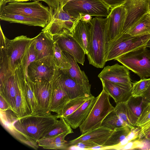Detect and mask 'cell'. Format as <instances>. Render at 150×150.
I'll return each instance as SVG.
<instances>
[{"label":"cell","mask_w":150,"mask_h":150,"mask_svg":"<svg viewBox=\"0 0 150 150\" xmlns=\"http://www.w3.org/2000/svg\"><path fill=\"white\" fill-rule=\"evenodd\" d=\"M88 23L90 37L88 59L90 64L97 68H103L106 62L109 41L108 18L96 16Z\"/></svg>","instance_id":"cell-1"},{"label":"cell","mask_w":150,"mask_h":150,"mask_svg":"<svg viewBox=\"0 0 150 150\" xmlns=\"http://www.w3.org/2000/svg\"><path fill=\"white\" fill-rule=\"evenodd\" d=\"M59 118L57 115L33 114L18 118L15 116L14 120L10 121L16 129L37 143Z\"/></svg>","instance_id":"cell-2"},{"label":"cell","mask_w":150,"mask_h":150,"mask_svg":"<svg viewBox=\"0 0 150 150\" xmlns=\"http://www.w3.org/2000/svg\"><path fill=\"white\" fill-rule=\"evenodd\" d=\"M32 38L23 35L8 39L5 46L0 47V69L13 73L22 62Z\"/></svg>","instance_id":"cell-3"},{"label":"cell","mask_w":150,"mask_h":150,"mask_svg":"<svg viewBox=\"0 0 150 150\" xmlns=\"http://www.w3.org/2000/svg\"><path fill=\"white\" fill-rule=\"evenodd\" d=\"M150 38V34L133 36L127 33L120 34L109 41L106 62L145 46Z\"/></svg>","instance_id":"cell-4"},{"label":"cell","mask_w":150,"mask_h":150,"mask_svg":"<svg viewBox=\"0 0 150 150\" xmlns=\"http://www.w3.org/2000/svg\"><path fill=\"white\" fill-rule=\"evenodd\" d=\"M110 96L103 88L87 117L79 127L81 134L102 126L105 118L114 108L110 103Z\"/></svg>","instance_id":"cell-5"},{"label":"cell","mask_w":150,"mask_h":150,"mask_svg":"<svg viewBox=\"0 0 150 150\" xmlns=\"http://www.w3.org/2000/svg\"><path fill=\"white\" fill-rule=\"evenodd\" d=\"M137 75L141 79L150 77V52L143 46L115 59Z\"/></svg>","instance_id":"cell-6"},{"label":"cell","mask_w":150,"mask_h":150,"mask_svg":"<svg viewBox=\"0 0 150 150\" xmlns=\"http://www.w3.org/2000/svg\"><path fill=\"white\" fill-rule=\"evenodd\" d=\"M63 9L71 16L76 18L85 14L107 17L111 10L101 0H74L67 3Z\"/></svg>","instance_id":"cell-7"},{"label":"cell","mask_w":150,"mask_h":150,"mask_svg":"<svg viewBox=\"0 0 150 150\" xmlns=\"http://www.w3.org/2000/svg\"><path fill=\"white\" fill-rule=\"evenodd\" d=\"M80 20V18L72 16L62 8L58 11L50 14V20L42 30L52 39L53 37L65 33L71 34Z\"/></svg>","instance_id":"cell-8"},{"label":"cell","mask_w":150,"mask_h":150,"mask_svg":"<svg viewBox=\"0 0 150 150\" xmlns=\"http://www.w3.org/2000/svg\"><path fill=\"white\" fill-rule=\"evenodd\" d=\"M3 12L20 14L47 23L50 18L49 7L44 6L38 1L31 2L16 1L9 3L5 6Z\"/></svg>","instance_id":"cell-9"},{"label":"cell","mask_w":150,"mask_h":150,"mask_svg":"<svg viewBox=\"0 0 150 150\" xmlns=\"http://www.w3.org/2000/svg\"><path fill=\"white\" fill-rule=\"evenodd\" d=\"M32 43L37 54L36 61L50 66L56 67L54 62L53 40L42 31L32 38Z\"/></svg>","instance_id":"cell-10"},{"label":"cell","mask_w":150,"mask_h":150,"mask_svg":"<svg viewBox=\"0 0 150 150\" xmlns=\"http://www.w3.org/2000/svg\"><path fill=\"white\" fill-rule=\"evenodd\" d=\"M150 0H126L123 5L126 11L124 25L120 34L126 33L144 14L149 12Z\"/></svg>","instance_id":"cell-11"},{"label":"cell","mask_w":150,"mask_h":150,"mask_svg":"<svg viewBox=\"0 0 150 150\" xmlns=\"http://www.w3.org/2000/svg\"><path fill=\"white\" fill-rule=\"evenodd\" d=\"M0 96L10 106L14 115L16 113V98L18 81L14 73L0 71Z\"/></svg>","instance_id":"cell-12"},{"label":"cell","mask_w":150,"mask_h":150,"mask_svg":"<svg viewBox=\"0 0 150 150\" xmlns=\"http://www.w3.org/2000/svg\"><path fill=\"white\" fill-rule=\"evenodd\" d=\"M100 79L109 81L113 83L132 89L129 69L124 65L116 64L105 67L98 75Z\"/></svg>","instance_id":"cell-13"},{"label":"cell","mask_w":150,"mask_h":150,"mask_svg":"<svg viewBox=\"0 0 150 150\" xmlns=\"http://www.w3.org/2000/svg\"><path fill=\"white\" fill-rule=\"evenodd\" d=\"M15 72L18 81V88L16 98V113L14 115L18 118L31 114V112L24 89V81L26 76L22 62Z\"/></svg>","instance_id":"cell-14"},{"label":"cell","mask_w":150,"mask_h":150,"mask_svg":"<svg viewBox=\"0 0 150 150\" xmlns=\"http://www.w3.org/2000/svg\"><path fill=\"white\" fill-rule=\"evenodd\" d=\"M52 39L57 43L62 51L68 53L77 62L83 65L85 52L71 34L65 33L53 37Z\"/></svg>","instance_id":"cell-15"},{"label":"cell","mask_w":150,"mask_h":150,"mask_svg":"<svg viewBox=\"0 0 150 150\" xmlns=\"http://www.w3.org/2000/svg\"><path fill=\"white\" fill-rule=\"evenodd\" d=\"M58 69L56 67L50 66L35 61L28 67V77L34 83L50 82Z\"/></svg>","instance_id":"cell-16"},{"label":"cell","mask_w":150,"mask_h":150,"mask_svg":"<svg viewBox=\"0 0 150 150\" xmlns=\"http://www.w3.org/2000/svg\"><path fill=\"white\" fill-rule=\"evenodd\" d=\"M126 15V11L123 5L110 10V13L107 17L108 19L109 41L113 39L121 33Z\"/></svg>","instance_id":"cell-17"},{"label":"cell","mask_w":150,"mask_h":150,"mask_svg":"<svg viewBox=\"0 0 150 150\" xmlns=\"http://www.w3.org/2000/svg\"><path fill=\"white\" fill-rule=\"evenodd\" d=\"M33 83L38 103L37 114H51L50 106L52 91L51 81Z\"/></svg>","instance_id":"cell-18"},{"label":"cell","mask_w":150,"mask_h":150,"mask_svg":"<svg viewBox=\"0 0 150 150\" xmlns=\"http://www.w3.org/2000/svg\"><path fill=\"white\" fill-rule=\"evenodd\" d=\"M58 69L51 81L52 91L50 111L57 114L63 107L70 100L63 89L59 80Z\"/></svg>","instance_id":"cell-19"},{"label":"cell","mask_w":150,"mask_h":150,"mask_svg":"<svg viewBox=\"0 0 150 150\" xmlns=\"http://www.w3.org/2000/svg\"><path fill=\"white\" fill-rule=\"evenodd\" d=\"M114 130L103 126L81 134L78 137L68 143L69 148L74 146L77 143L83 141H91L102 146Z\"/></svg>","instance_id":"cell-20"},{"label":"cell","mask_w":150,"mask_h":150,"mask_svg":"<svg viewBox=\"0 0 150 150\" xmlns=\"http://www.w3.org/2000/svg\"><path fill=\"white\" fill-rule=\"evenodd\" d=\"M97 99V97L93 95L73 113L64 117L66 121L71 128L75 129L86 119L91 110Z\"/></svg>","instance_id":"cell-21"},{"label":"cell","mask_w":150,"mask_h":150,"mask_svg":"<svg viewBox=\"0 0 150 150\" xmlns=\"http://www.w3.org/2000/svg\"><path fill=\"white\" fill-rule=\"evenodd\" d=\"M63 52L68 59L71 67L69 69L61 70L65 72L78 84L82 86L88 94L92 95L91 85L84 72L80 69L77 62L72 56L66 52Z\"/></svg>","instance_id":"cell-22"},{"label":"cell","mask_w":150,"mask_h":150,"mask_svg":"<svg viewBox=\"0 0 150 150\" xmlns=\"http://www.w3.org/2000/svg\"><path fill=\"white\" fill-rule=\"evenodd\" d=\"M58 77L61 85L70 100L89 95L82 86L78 84L64 71L59 70Z\"/></svg>","instance_id":"cell-23"},{"label":"cell","mask_w":150,"mask_h":150,"mask_svg":"<svg viewBox=\"0 0 150 150\" xmlns=\"http://www.w3.org/2000/svg\"><path fill=\"white\" fill-rule=\"evenodd\" d=\"M104 89L116 103L126 101L132 96V89L109 81L100 79Z\"/></svg>","instance_id":"cell-24"},{"label":"cell","mask_w":150,"mask_h":150,"mask_svg":"<svg viewBox=\"0 0 150 150\" xmlns=\"http://www.w3.org/2000/svg\"><path fill=\"white\" fill-rule=\"evenodd\" d=\"M71 34L82 48L87 55L88 52L90 37V28L88 23L80 20Z\"/></svg>","instance_id":"cell-25"},{"label":"cell","mask_w":150,"mask_h":150,"mask_svg":"<svg viewBox=\"0 0 150 150\" xmlns=\"http://www.w3.org/2000/svg\"><path fill=\"white\" fill-rule=\"evenodd\" d=\"M126 102L132 125L135 127L144 109L148 103L143 97H135L132 96Z\"/></svg>","instance_id":"cell-26"},{"label":"cell","mask_w":150,"mask_h":150,"mask_svg":"<svg viewBox=\"0 0 150 150\" xmlns=\"http://www.w3.org/2000/svg\"><path fill=\"white\" fill-rule=\"evenodd\" d=\"M0 19L10 23H17L29 26H38L43 28L47 23L46 21L20 14L10 13L4 12L0 13Z\"/></svg>","instance_id":"cell-27"},{"label":"cell","mask_w":150,"mask_h":150,"mask_svg":"<svg viewBox=\"0 0 150 150\" xmlns=\"http://www.w3.org/2000/svg\"><path fill=\"white\" fill-rule=\"evenodd\" d=\"M68 132L54 137L42 138L37 142L38 145L45 149L67 150L69 149L68 143L65 139Z\"/></svg>","instance_id":"cell-28"},{"label":"cell","mask_w":150,"mask_h":150,"mask_svg":"<svg viewBox=\"0 0 150 150\" xmlns=\"http://www.w3.org/2000/svg\"><path fill=\"white\" fill-rule=\"evenodd\" d=\"M1 119L4 127L16 139L34 149H38L39 146L38 143L16 129L6 116L1 117Z\"/></svg>","instance_id":"cell-29"},{"label":"cell","mask_w":150,"mask_h":150,"mask_svg":"<svg viewBox=\"0 0 150 150\" xmlns=\"http://www.w3.org/2000/svg\"><path fill=\"white\" fill-rule=\"evenodd\" d=\"M131 129L127 125L115 129L103 145L104 149H109L111 147L115 149L126 138Z\"/></svg>","instance_id":"cell-30"},{"label":"cell","mask_w":150,"mask_h":150,"mask_svg":"<svg viewBox=\"0 0 150 150\" xmlns=\"http://www.w3.org/2000/svg\"><path fill=\"white\" fill-rule=\"evenodd\" d=\"M133 36L150 34V13L144 14L126 33Z\"/></svg>","instance_id":"cell-31"},{"label":"cell","mask_w":150,"mask_h":150,"mask_svg":"<svg viewBox=\"0 0 150 150\" xmlns=\"http://www.w3.org/2000/svg\"><path fill=\"white\" fill-rule=\"evenodd\" d=\"M92 95H86L78 97L69 101L57 114L59 118L66 117L75 112Z\"/></svg>","instance_id":"cell-32"},{"label":"cell","mask_w":150,"mask_h":150,"mask_svg":"<svg viewBox=\"0 0 150 150\" xmlns=\"http://www.w3.org/2000/svg\"><path fill=\"white\" fill-rule=\"evenodd\" d=\"M24 89L31 114H37L38 103L33 82L26 77L24 81Z\"/></svg>","instance_id":"cell-33"},{"label":"cell","mask_w":150,"mask_h":150,"mask_svg":"<svg viewBox=\"0 0 150 150\" xmlns=\"http://www.w3.org/2000/svg\"><path fill=\"white\" fill-rule=\"evenodd\" d=\"M67 132L69 134L74 133L72 128L64 117H61L46 132L41 139L54 137Z\"/></svg>","instance_id":"cell-34"},{"label":"cell","mask_w":150,"mask_h":150,"mask_svg":"<svg viewBox=\"0 0 150 150\" xmlns=\"http://www.w3.org/2000/svg\"><path fill=\"white\" fill-rule=\"evenodd\" d=\"M54 62L55 66L59 70L69 69L71 65L68 59L57 43L54 41Z\"/></svg>","instance_id":"cell-35"},{"label":"cell","mask_w":150,"mask_h":150,"mask_svg":"<svg viewBox=\"0 0 150 150\" xmlns=\"http://www.w3.org/2000/svg\"><path fill=\"white\" fill-rule=\"evenodd\" d=\"M127 125L113 111L107 116L102 123V126L113 130Z\"/></svg>","instance_id":"cell-36"},{"label":"cell","mask_w":150,"mask_h":150,"mask_svg":"<svg viewBox=\"0 0 150 150\" xmlns=\"http://www.w3.org/2000/svg\"><path fill=\"white\" fill-rule=\"evenodd\" d=\"M113 111L129 127L134 128L131 122L126 101L116 103Z\"/></svg>","instance_id":"cell-37"},{"label":"cell","mask_w":150,"mask_h":150,"mask_svg":"<svg viewBox=\"0 0 150 150\" xmlns=\"http://www.w3.org/2000/svg\"><path fill=\"white\" fill-rule=\"evenodd\" d=\"M150 82V78L141 79L133 83L132 96L134 97H143L146 91Z\"/></svg>","instance_id":"cell-38"},{"label":"cell","mask_w":150,"mask_h":150,"mask_svg":"<svg viewBox=\"0 0 150 150\" xmlns=\"http://www.w3.org/2000/svg\"><path fill=\"white\" fill-rule=\"evenodd\" d=\"M37 58V54L32 43V40L31 43L25 54L22 62L26 77H28L27 70L28 66L31 63L36 61Z\"/></svg>","instance_id":"cell-39"},{"label":"cell","mask_w":150,"mask_h":150,"mask_svg":"<svg viewBox=\"0 0 150 150\" xmlns=\"http://www.w3.org/2000/svg\"><path fill=\"white\" fill-rule=\"evenodd\" d=\"M150 120V103H148L144 108L138 119L136 126L141 127Z\"/></svg>","instance_id":"cell-40"},{"label":"cell","mask_w":150,"mask_h":150,"mask_svg":"<svg viewBox=\"0 0 150 150\" xmlns=\"http://www.w3.org/2000/svg\"><path fill=\"white\" fill-rule=\"evenodd\" d=\"M144 145V142L139 139L129 142L125 145L122 149L131 150L141 149L143 148Z\"/></svg>","instance_id":"cell-41"},{"label":"cell","mask_w":150,"mask_h":150,"mask_svg":"<svg viewBox=\"0 0 150 150\" xmlns=\"http://www.w3.org/2000/svg\"><path fill=\"white\" fill-rule=\"evenodd\" d=\"M43 1L48 6L50 13H55L59 10V0H32Z\"/></svg>","instance_id":"cell-42"},{"label":"cell","mask_w":150,"mask_h":150,"mask_svg":"<svg viewBox=\"0 0 150 150\" xmlns=\"http://www.w3.org/2000/svg\"><path fill=\"white\" fill-rule=\"evenodd\" d=\"M98 146L99 145L93 142L87 141L80 142L76 144L74 146L84 149H91L93 147Z\"/></svg>","instance_id":"cell-43"},{"label":"cell","mask_w":150,"mask_h":150,"mask_svg":"<svg viewBox=\"0 0 150 150\" xmlns=\"http://www.w3.org/2000/svg\"><path fill=\"white\" fill-rule=\"evenodd\" d=\"M110 9L123 5L126 0H101Z\"/></svg>","instance_id":"cell-44"},{"label":"cell","mask_w":150,"mask_h":150,"mask_svg":"<svg viewBox=\"0 0 150 150\" xmlns=\"http://www.w3.org/2000/svg\"><path fill=\"white\" fill-rule=\"evenodd\" d=\"M140 136L141 138L144 137L150 132V120L146 122L141 127Z\"/></svg>","instance_id":"cell-45"},{"label":"cell","mask_w":150,"mask_h":150,"mask_svg":"<svg viewBox=\"0 0 150 150\" xmlns=\"http://www.w3.org/2000/svg\"><path fill=\"white\" fill-rule=\"evenodd\" d=\"M0 110L1 111H6L8 110H11V108L7 102L0 96Z\"/></svg>","instance_id":"cell-46"},{"label":"cell","mask_w":150,"mask_h":150,"mask_svg":"<svg viewBox=\"0 0 150 150\" xmlns=\"http://www.w3.org/2000/svg\"><path fill=\"white\" fill-rule=\"evenodd\" d=\"M16 2V0H0V13L2 12L8 2Z\"/></svg>","instance_id":"cell-47"},{"label":"cell","mask_w":150,"mask_h":150,"mask_svg":"<svg viewBox=\"0 0 150 150\" xmlns=\"http://www.w3.org/2000/svg\"><path fill=\"white\" fill-rule=\"evenodd\" d=\"M143 97L148 103H150V82Z\"/></svg>","instance_id":"cell-48"},{"label":"cell","mask_w":150,"mask_h":150,"mask_svg":"<svg viewBox=\"0 0 150 150\" xmlns=\"http://www.w3.org/2000/svg\"><path fill=\"white\" fill-rule=\"evenodd\" d=\"M92 19V16L89 14H85L81 16L80 20L88 23Z\"/></svg>","instance_id":"cell-49"},{"label":"cell","mask_w":150,"mask_h":150,"mask_svg":"<svg viewBox=\"0 0 150 150\" xmlns=\"http://www.w3.org/2000/svg\"><path fill=\"white\" fill-rule=\"evenodd\" d=\"M74 0H59V9L62 8L68 2Z\"/></svg>","instance_id":"cell-50"},{"label":"cell","mask_w":150,"mask_h":150,"mask_svg":"<svg viewBox=\"0 0 150 150\" xmlns=\"http://www.w3.org/2000/svg\"><path fill=\"white\" fill-rule=\"evenodd\" d=\"M145 47L146 48L150 47V38L148 40L146 43Z\"/></svg>","instance_id":"cell-51"},{"label":"cell","mask_w":150,"mask_h":150,"mask_svg":"<svg viewBox=\"0 0 150 150\" xmlns=\"http://www.w3.org/2000/svg\"><path fill=\"white\" fill-rule=\"evenodd\" d=\"M144 137L146 139L150 141V132L147 134Z\"/></svg>","instance_id":"cell-52"},{"label":"cell","mask_w":150,"mask_h":150,"mask_svg":"<svg viewBox=\"0 0 150 150\" xmlns=\"http://www.w3.org/2000/svg\"><path fill=\"white\" fill-rule=\"evenodd\" d=\"M31 0H16V2H25Z\"/></svg>","instance_id":"cell-53"},{"label":"cell","mask_w":150,"mask_h":150,"mask_svg":"<svg viewBox=\"0 0 150 150\" xmlns=\"http://www.w3.org/2000/svg\"><path fill=\"white\" fill-rule=\"evenodd\" d=\"M149 12L150 13V1L149 4Z\"/></svg>","instance_id":"cell-54"}]
</instances>
